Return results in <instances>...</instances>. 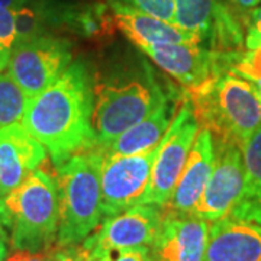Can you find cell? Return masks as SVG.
I'll use <instances>...</instances> for the list:
<instances>
[{
    "label": "cell",
    "mask_w": 261,
    "mask_h": 261,
    "mask_svg": "<svg viewBox=\"0 0 261 261\" xmlns=\"http://www.w3.org/2000/svg\"><path fill=\"white\" fill-rule=\"evenodd\" d=\"M94 86L82 61L31 99L22 125L49 152L57 168L80 152L96 147L93 122Z\"/></svg>",
    "instance_id": "6da1fadb"
},
{
    "label": "cell",
    "mask_w": 261,
    "mask_h": 261,
    "mask_svg": "<svg viewBox=\"0 0 261 261\" xmlns=\"http://www.w3.org/2000/svg\"><path fill=\"white\" fill-rule=\"evenodd\" d=\"M255 90H257V93H258V97H260V100H261V86H257V84H255Z\"/></svg>",
    "instance_id": "1f68e13d"
},
{
    "label": "cell",
    "mask_w": 261,
    "mask_h": 261,
    "mask_svg": "<svg viewBox=\"0 0 261 261\" xmlns=\"http://www.w3.org/2000/svg\"><path fill=\"white\" fill-rule=\"evenodd\" d=\"M178 103L180 99L171 93L160 105L155 112L125 130L106 147L99 149L111 155H130L157 147L177 115Z\"/></svg>",
    "instance_id": "e0dca14e"
},
{
    "label": "cell",
    "mask_w": 261,
    "mask_h": 261,
    "mask_svg": "<svg viewBox=\"0 0 261 261\" xmlns=\"http://www.w3.org/2000/svg\"><path fill=\"white\" fill-rule=\"evenodd\" d=\"M231 2L241 9H254L261 3V0H231Z\"/></svg>",
    "instance_id": "f546056e"
},
{
    "label": "cell",
    "mask_w": 261,
    "mask_h": 261,
    "mask_svg": "<svg viewBox=\"0 0 261 261\" xmlns=\"http://www.w3.org/2000/svg\"><path fill=\"white\" fill-rule=\"evenodd\" d=\"M54 248V247H53ZM53 248L47 251L31 252V251H16L13 255H10L6 261H51Z\"/></svg>",
    "instance_id": "4316f807"
},
{
    "label": "cell",
    "mask_w": 261,
    "mask_h": 261,
    "mask_svg": "<svg viewBox=\"0 0 261 261\" xmlns=\"http://www.w3.org/2000/svg\"><path fill=\"white\" fill-rule=\"evenodd\" d=\"M214 164V137L211 130L202 128L196 135L176 189L163 209L171 214L193 215L211 178Z\"/></svg>",
    "instance_id": "5bb4252c"
},
{
    "label": "cell",
    "mask_w": 261,
    "mask_h": 261,
    "mask_svg": "<svg viewBox=\"0 0 261 261\" xmlns=\"http://www.w3.org/2000/svg\"><path fill=\"white\" fill-rule=\"evenodd\" d=\"M29 99L9 73H0V129L19 122L27 111Z\"/></svg>",
    "instance_id": "ffe728a7"
},
{
    "label": "cell",
    "mask_w": 261,
    "mask_h": 261,
    "mask_svg": "<svg viewBox=\"0 0 261 261\" xmlns=\"http://www.w3.org/2000/svg\"><path fill=\"white\" fill-rule=\"evenodd\" d=\"M16 42V29L13 12L0 6V44L8 49Z\"/></svg>",
    "instance_id": "cb8c5ba5"
},
{
    "label": "cell",
    "mask_w": 261,
    "mask_h": 261,
    "mask_svg": "<svg viewBox=\"0 0 261 261\" xmlns=\"http://www.w3.org/2000/svg\"><path fill=\"white\" fill-rule=\"evenodd\" d=\"M185 97L199 125L218 141L243 145L261 126V100L255 84L231 70L186 90Z\"/></svg>",
    "instance_id": "7a4b0ae2"
},
{
    "label": "cell",
    "mask_w": 261,
    "mask_h": 261,
    "mask_svg": "<svg viewBox=\"0 0 261 261\" xmlns=\"http://www.w3.org/2000/svg\"><path fill=\"white\" fill-rule=\"evenodd\" d=\"M231 71L251 83L261 86V47L247 53L244 57H237Z\"/></svg>",
    "instance_id": "44dd1931"
},
{
    "label": "cell",
    "mask_w": 261,
    "mask_h": 261,
    "mask_svg": "<svg viewBox=\"0 0 261 261\" xmlns=\"http://www.w3.org/2000/svg\"><path fill=\"white\" fill-rule=\"evenodd\" d=\"M93 261H154L148 247L105 252Z\"/></svg>",
    "instance_id": "603a6c76"
},
{
    "label": "cell",
    "mask_w": 261,
    "mask_h": 261,
    "mask_svg": "<svg viewBox=\"0 0 261 261\" xmlns=\"http://www.w3.org/2000/svg\"><path fill=\"white\" fill-rule=\"evenodd\" d=\"M68 39L48 34L19 41L10 48L8 73L29 100L44 92L71 65Z\"/></svg>",
    "instance_id": "8992f818"
},
{
    "label": "cell",
    "mask_w": 261,
    "mask_h": 261,
    "mask_svg": "<svg viewBox=\"0 0 261 261\" xmlns=\"http://www.w3.org/2000/svg\"><path fill=\"white\" fill-rule=\"evenodd\" d=\"M31 0H0V6H3V8H6V9L9 10H16L19 8H22V6H25V5H28Z\"/></svg>",
    "instance_id": "f1b7e54d"
},
{
    "label": "cell",
    "mask_w": 261,
    "mask_h": 261,
    "mask_svg": "<svg viewBox=\"0 0 261 261\" xmlns=\"http://www.w3.org/2000/svg\"><path fill=\"white\" fill-rule=\"evenodd\" d=\"M45 157L47 148L22 123L0 129V197L22 185Z\"/></svg>",
    "instance_id": "4fadbf2b"
},
{
    "label": "cell",
    "mask_w": 261,
    "mask_h": 261,
    "mask_svg": "<svg viewBox=\"0 0 261 261\" xmlns=\"http://www.w3.org/2000/svg\"><path fill=\"white\" fill-rule=\"evenodd\" d=\"M161 142L154 148L130 155L102 152L100 186L103 216L111 218L141 205L152 173Z\"/></svg>",
    "instance_id": "ba28073f"
},
{
    "label": "cell",
    "mask_w": 261,
    "mask_h": 261,
    "mask_svg": "<svg viewBox=\"0 0 261 261\" xmlns=\"http://www.w3.org/2000/svg\"><path fill=\"white\" fill-rule=\"evenodd\" d=\"M108 6L112 13L115 27L140 49L157 44H200L195 34L178 27L177 23L155 18L122 0H109Z\"/></svg>",
    "instance_id": "9a60e30c"
},
{
    "label": "cell",
    "mask_w": 261,
    "mask_h": 261,
    "mask_svg": "<svg viewBox=\"0 0 261 261\" xmlns=\"http://www.w3.org/2000/svg\"><path fill=\"white\" fill-rule=\"evenodd\" d=\"M207 238V221L196 215L164 211L159 235L149 251L154 261H205Z\"/></svg>",
    "instance_id": "7c38bea8"
},
{
    "label": "cell",
    "mask_w": 261,
    "mask_h": 261,
    "mask_svg": "<svg viewBox=\"0 0 261 261\" xmlns=\"http://www.w3.org/2000/svg\"><path fill=\"white\" fill-rule=\"evenodd\" d=\"M141 51L186 90L196 89L215 75L229 71L237 58L235 53L211 51L195 42L157 44L141 48Z\"/></svg>",
    "instance_id": "30bf717a"
},
{
    "label": "cell",
    "mask_w": 261,
    "mask_h": 261,
    "mask_svg": "<svg viewBox=\"0 0 261 261\" xmlns=\"http://www.w3.org/2000/svg\"><path fill=\"white\" fill-rule=\"evenodd\" d=\"M224 5L219 0H176V23L199 38L200 44L209 42L216 16Z\"/></svg>",
    "instance_id": "d6986e66"
},
{
    "label": "cell",
    "mask_w": 261,
    "mask_h": 261,
    "mask_svg": "<svg viewBox=\"0 0 261 261\" xmlns=\"http://www.w3.org/2000/svg\"><path fill=\"white\" fill-rule=\"evenodd\" d=\"M155 18L176 23V0H122Z\"/></svg>",
    "instance_id": "7402d4cb"
},
{
    "label": "cell",
    "mask_w": 261,
    "mask_h": 261,
    "mask_svg": "<svg viewBox=\"0 0 261 261\" xmlns=\"http://www.w3.org/2000/svg\"><path fill=\"white\" fill-rule=\"evenodd\" d=\"M215 164L205 192L193 215L215 222L229 216L245 187L241 145L229 141H214Z\"/></svg>",
    "instance_id": "8fae6325"
},
{
    "label": "cell",
    "mask_w": 261,
    "mask_h": 261,
    "mask_svg": "<svg viewBox=\"0 0 261 261\" xmlns=\"http://www.w3.org/2000/svg\"><path fill=\"white\" fill-rule=\"evenodd\" d=\"M197 132L199 122L195 118L190 103L185 97L174 121L161 140L148 189L141 205H157L161 207L167 205L185 168Z\"/></svg>",
    "instance_id": "52a82bcc"
},
{
    "label": "cell",
    "mask_w": 261,
    "mask_h": 261,
    "mask_svg": "<svg viewBox=\"0 0 261 261\" xmlns=\"http://www.w3.org/2000/svg\"><path fill=\"white\" fill-rule=\"evenodd\" d=\"M245 187L229 216L261 226V126L241 145Z\"/></svg>",
    "instance_id": "ac0fdd59"
},
{
    "label": "cell",
    "mask_w": 261,
    "mask_h": 261,
    "mask_svg": "<svg viewBox=\"0 0 261 261\" xmlns=\"http://www.w3.org/2000/svg\"><path fill=\"white\" fill-rule=\"evenodd\" d=\"M164 218L157 205H137L119 215L105 218L103 224L83 241L90 261L105 252L151 247Z\"/></svg>",
    "instance_id": "9c48e42d"
},
{
    "label": "cell",
    "mask_w": 261,
    "mask_h": 261,
    "mask_svg": "<svg viewBox=\"0 0 261 261\" xmlns=\"http://www.w3.org/2000/svg\"><path fill=\"white\" fill-rule=\"evenodd\" d=\"M102 159V151L94 147L71 157L58 167V247L80 244L100 225L103 218Z\"/></svg>",
    "instance_id": "5b68a950"
},
{
    "label": "cell",
    "mask_w": 261,
    "mask_h": 261,
    "mask_svg": "<svg viewBox=\"0 0 261 261\" xmlns=\"http://www.w3.org/2000/svg\"><path fill=\"white\" fill-rule=\"evenodd\" d=\"M51 261H90L89 252L84 250L83 245H68L53 248Z\"/></svg>",
    "instance_id": "d4e9b609"
},
{
    "label": "cell",
    "mask_w": 261,
    "mask_h": 261,
    "mask_svg": "<svg viewBox=\"0 0 261 261\" xmlns=\"http://www.w3.org/2000/svg\"><path fill=\"white\" fill-rule=\"evenodd\" d=\"M9 53L10 49H8L6 47H3L0 44V73L8 67V61H9Z\"/></svg>",
    "instance_id": "4dcf8cb0"
},
{
    "label": "cell",
    "mask_w": 261,
    "mask_h": 261,
    "mask_svg": "<svg viewBox=\"0 0 261 261\" xmlns=\"http://www.w3.org/2000/svg\"><path fill=\"white\" fill-rule=\"evenodd\" d=\"M245 45L250 51L261 47V8L252 12L245 38Z\"/></svg>",
    "instance_id": "484cf974"
},
{
    "label": "cell",
    "mask_w": 261,
    "mask_h": 261,
    "mask_svg": "<svg viewBox=\"0 0 261 261\" xmlns=\"http://www.w3.org/2000/svg\"><path fill=\"white\" fill-rule=\"evenodd\" d=\"M205 261H261V226L232 216L211 222Z\"/></svg>",
    "instance_id": "2e32d148"
},
{
    "label": "cell",
    "mask_w": 261,
    "mask_h": 261,
    "mask_svg": "<svg viewBox=\"0 0 261 261\" xmlns=\"http://www.w3.org/2000/svg\"><path fill=\"white\" fill-rule=\"evenodd\" d=\"M60 202L57 181L35 170L8 195L0 197V222L15 251L41 252L53 248L58 233Z\"/></svg>",
    "instance_id": "3957f363"
},
{
    "label": "cell",
    "mask_w": 261,
    "mask_h": 261,
    "mask_svg": "<svg viewBox=\"0 0 261 261\" xmlns=\"http://www.w3.org/2000/svg\"><path fill=\"white\" fill-rule=\"evenodd\" d=\"M170 94L171 92H164L147 63L126 75L96 84L92 116L96 147H106L125 130L144 121Z\"/></svg>",
    "instance_id": "277c9868"
},
{
    "label": "cell",
    "mask_w": 261,
    "mask_h": 261,
    "mask_svg": "<svg viewBox=\"0 0 261 261\" xmlns=\"http://www.w3.org/2000/svg\"><path fill=\"white\" fill-rule=\"evenodd\" d=\"M9 244V233L6 231V228L3 226V224L0 222V261H6Z\"/></svg>",
    "instance_id": "83f0119b"
}]
</instances>
